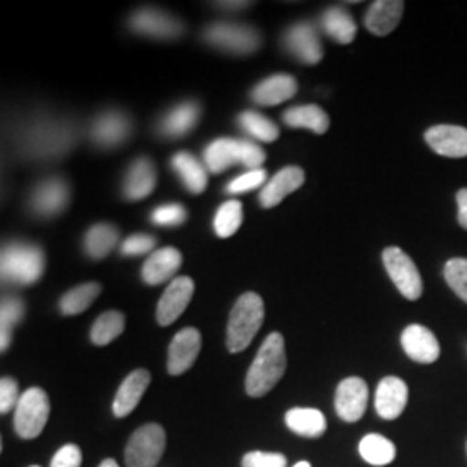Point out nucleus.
I'll return each instance as SVG.
<instances>
[{
  "instance_id": "f257e3e1",
  "label": "nucleus",
  "mask_w": 467,
  "mask_h": 467,
  "mask_svg": "<svg viewBox=\"0 0 467 467\" xmlns=\"http://www.w3.org/2000/svg\"><path fill=\"white\" fill-rule=\"evenodd\" d=\"M285 366L283 334L272 333L260 347L246 374V393L253 399L265 397L283 379Z\"/></svg>"
},
{
  "instance_id": "f03ea898",
  "label": "nucleus",
  "mask_w": 467,
  "mask_h": 467,
  "mask_svg": "<svg viewBox=\"0 0 467 467\" xmlns=\"http://www.w3.org/2000/svg\"><path fill=\"white\" fill-rule=\"evenodd\" d=\"M265 318V305L260 295L244 293L235 301L229 326H227V348L231 353L244 351L260 331Z\"/></svg>"
},
{
  "instance_id": "7ed1b4c3",
  "label": "nucleus",
  "mask_w": 467,
  "mask_h": 467,
  "mask_svg": "<svg viewBox=\"0 0 467 467\" xmlns=\"http://www.w3.org/2000/svg\"><path fill=\"white\" fill-rule=\"evenodd\" d=\"M204 167L212 173H222L233 165L258 170L265 161V150L250 140L217 139L202 152Z\"/></svg>"
},
{
  "instance_id": "20e7f679",
  "label": "nucleus",
  "mask_w": 467,
  "mask_h": 467,
  "mask_svg": "<svg viewBox=\"0 0 467 467\" xmlns=\"http://www.w3.org/2000/svg\"><path fill=\"white\" fill-rule=\"evenodd\" d=\"M46 268V254L36 244L11 243L2 250L0 274L7 283L28 285L42 277Z\"/></svg>"
},
{
  "instance_id": "39448f33",
  "label": "nucleus",
  "mask_w": 467,
  "mask_h": 467,
  "mask_svg": "<svg viewBox=\"0 0 467 467\" xmlns=\"http://www.w3.org/2000/svg\"><path fill=\"white\" fill-rule=\"evenodd\" d=\"M75 132L65 121H40L26 130L23 148L35 158H56L73 148Z\"/></svg>"
},
{
  "instance_id": "423d86ee",
  "label": "nucleus",
  "mask_w": 467,
  "mask_h": 467,
  "mask_svg": "<svg viewBox=\"0 0 467 467\" xmlns=\"http://www.w3.org/2000/svg\"><path fill=\"white\" fill-rule=\"evenodd\" d=\"M50 416V401L42 388H28L15 410V431L23 440L38 438Z\"/></svg>"
},
{
  "instance_id": "0eeeda50",
  "label": "nucleus",
  "mask_w": 467,
  "mask_h": 467,
  "mask_svg": "<svg viewBox=\"0 0 467 467\" xmlns=\"http://www.w3.org/2000/svg\"><path fill=\"white\" fill-rule=\"evenodd\" d=\"M165 430L156 422L144 424L130 436L125 447V466L156 467L165 453Z\"/></svg>"
},
{
  "instance_id": "6e6552de",
  "label": "nucleus",
  "mask_w": 467,
  "mask_h": 467,
  "mask_svg": "<svg viewBox=\"0 0 467 467\" xmlns=\"http://www.w3.org/2000/svg\"><path fill=\"white\" fill-rule=\"evenodd\" d=\"M383 262L389 279L397 285L401 296L416 301L422 295V279L414 260L400 248L389 246L383 251Z\"/></svg>"
},
{
  "instance_id": "1a4fd4ad",
  "label": "nucleus",
  "mask_w": 467,
  "mask_h": 467,
  "mask_svg": "<svg viewBox=\"0 0 467 467\" xmlns=\"http://www.w3.org/2000/svg\"><path fill=\"white\" fill-rule=\"evenodd\" d=\"M204 38L218 49L234 54H251L260 47V34L246 26L234 23H213L204 30Z\"/></svg>"
},
{
  "instance_id": "9d476101",
  "label": "nucleus",
  "mask_w": 467,
  "mask_h": 467,
  "mask_svg": "<svg viewBox=\"0 0 467 467\" xmlns=\"http://www.w3.org/2000/svg\"><path fill=\"white\" fill-rule=\"evenodd\" d=\"M368 388L362 378H347L336 388V414L345 422H357L368 409Z\"/></svg>"
},
{
  "instance_id": "9b49d317",
  "label": "nucleus",
  "mask_w": 467,
  "mask_h": 467,
  "mask_svg": "<svg viewBox=\"0 0 467 467\" xmlns=\"http://www.w3.org/2000/svg\"><path fill=\"white\" fill-rule=\"evenodd\" d=\"M192 295H194V281L187 275L175 277L171 283L168 284L163 296L158 301V308H156L158 324L163 327L173 324L184 314Z\"/></svg>"
},
{
  "instance_id": "f8f14e48",
  "label": "nucleus",
  "mask_w": 467,
  "mask_h": 467,
  "mask_svg": "<svg viewBox=\"0 0 467 467\" xmlns=\"http://www.w3.org/2000/svg\"><path fill=\"white\" fill-rule=\"evenodd\" d=\"M130 28L137 34L152 38H177L184 32V25L177 17L170 16L163 11L144 7L135 11L130 17Z\"/></svg>"
},
{
  "instance_id": "ddd939ff",
  "label": "nucleus",
  "mask_w": 467,
  "mask_h": 467,
  "mask_svg": "<svg viewBox=\"0 0 467 467\" xmlns=\"http://www.w3.org/2000/svg\"><path fill=\"white\" fill-rule=\"evenodd\" d=\"M201 351V334L194 327H185L173 336L168 347V374L181 376L194 366Z\"/></svg>"
},
{
  "instance_id": "4468645a",
  "label": "nucleus",
  "mask_w": 467,
  "mask_h": 467,
  "mask_svg": "<svg viewBox=\"0 0 467 467\" xmlns=\"http://www.w3.org/2000/svg\"><path fill=\"white\" fill-rule=\"evenodd\" d=\"M284 44H285V49L305 65H317L318 61L324 57L322 42L312 23L293 25L284 35Z\"/></svg>"
},
{
  "instance_id": "2eb2a0df",
  "label": "nucleus",
  "mask_w": 467,
  "mask_h": 467,
  "mask_svg": "<svg viewBox=\"0 0 467 467\" xmlns=\"http://www.w3.org/2000/svg\"><path fill=\"white\" fill-rule=\"evenodd\" d=\"M67 201L69 189L67 182L59 177H52L35 187L30 206L38 217H56L67 208Z\"/></svg>"
},
{
  "instance_id": "dca6fc26",
  "label": "nucleus",
  "mask_w": 467,
  "mask_h": 467,
  "mask_svg": "<svg viewBox=\"0 0 467 467\" xmlns=\"http://www.w3.org/2000/svg\"><path fill=\"white\" fill-rule=\"evenodd\" d=\"M401 348L407 357L418 364H433L440 358V343L428 327L420 324L407 326L401 333Z\"/></svg>"
},
{
  "instance_id": "f3484780",
  "label": "nucleus",
  "mask_w": 467,
  "mask_h": 467,
  "mask_svg": "<svg viewBox=\"0 0 467 467\" xmlns=\"http://www.w3.org/2000/svg\"><path fill=\"white\" fill-rule=\"evenodd\" d=\"M409 401V388L400 378L388 376L376 389V412L384 420L400 418Z\"/></svg>"
},
{
  "instance_id": "a211bd4d",
  "label": "nucleus",
  "mask_w": 467,
  "mask_h": 467,
  "mask_svg": "<svg viewBox=\"0 0 467 467\" xmlns=\"http://www.w3.org/2000/svg\"><path fill=\"white\" fill-rule=\"evenodd\" d=\"M132 134V121L119 111L100 115L90 127V137L100 148H117Z\"/></svg>"
},
{
  "instance_id": "6ab92c4d",
  "label": "nucleus",
  "mask_w": 467,
  "mask_h": 467,
  "mask_svg": "<svg viewBox=\"0 0 467 467\" xmlns=\"http://www.w3.org/2000/svg\"><path fill=\"white\" fill-rule=\"evenodd\" d=\"M428 146L440 156L459 160L467 156V129L457 125H436L424 135Z\"/></svg>"
},
{
  "instance_id": "aec40b11",
  "label": "nucleus",
  "mask_w": 467,
  "mask_h": 467,
  "mask_svg": "<svg viewBox=\"0 0 467 467\" xmlns=\"http://www.w3.org/2000/svg\"><path fill=\"white\" fill-rule=\"evenodd\" d=\"M150 374L146 368H137L134 372H130L118 388L117 397L113 400V414L117 418L130 416L142 400L146 389L150 388Z\"/></svg>"
},
{
  "instance_id": "412c9836",
  "label": "nucleus",
  "mask_w": 467,
  "mask_h": 467,
  "mask_svg": "<svg viewBox=\"0 0 467 467\" xmlns=\"http://www.w3.org/2000/svg\"><path fill=\"white\" fill-rule=\"evenodd\" d=\"M303 182H305V171L300 167L283 168L262 189V192H260L262 206L264 208L277 206L279 202H283L285 196L298 191Z\"/></svg>"
},
{
  "instance_id": "4be33fe9",
  "label": "nucleus",
  "mask_w": 467,
  "mask_h": 467,
  "mask_svg": "<svg viewBox=\"0 0 467 467\" xmlns=\"http://www.w3.org/2000/svg\"><path fill=\"white\" fill-rule=\"evenodd\" d=\"M403 7L401 0H378L368 7L364 25L370 34L386 36L400 25Z\"/></svg>"
},
{
  "instance_id": "5701e85b",
  "label": "nucleus",
  "mask_w": 467,
  "mask_h": 467,
  "mask_svg": "<svg viewBox=\"0 0 467 467\" xmlns=\"http://www.w3.org/2000/svg\"><path fill=\"white\" fill-rule=\"evenodd\" d=\"M182 265V254L175 248H161L152 253L142 267V279L150 285H160L173 279L177 270Z\"/></svg>"
},
{
  "instance_id": "b1692460",
  "label": "nucleus",
  "mask_w": 467,
  "mask_h": 467,
  "mask_svg": "<svg viewBox=\"0 0 467 467\" xmlns=\"http://www.w3.org/2000/svg\"><path fill=\"white\" fill-rule=\"evenodd\" d=\"M298 92V82L291 75H274L262 80L251 92V98L262 106H277L293 99Z\"/></svg>"
},
{
  "instance_id": "393cba45",
  "label": "nucleus",
  "mask_w": 467,
  "mask_h": 467,
  "mask_svg": "<svg viewBox=\"0 0 467 467\" xmlns=\"http://www.w3.org/2000/svg\"><path fill=\"white\" fill-rule=\"evenodd\" d=\"M156 187V168L148 158H139L123 182V194L129 201H140L148 198Z\"/></svg>"
},
{
  "instance_id": "a878e982",
  "label": "nucleus",
  "mask_w": 467,
  "mask_h": 467,
  "mask_svg": "<svg viewBox=\"0 0 467 467\" xmlns=\"http://www.w3.org/2000/svg\"><path fill=\"white\" fill-rule=\"evenodd\" d=\"M285 426L298 436L320 438L327 431L326 416L312 407H295L285 412Z\"/></svg>"
},
{
  "instance_id": "bb28decb",
  "label": "nucleus",
  "mask_w": 467,
  "mask_h": 467,
  "mask_svg": "<svg viewBox=\"0 0 467 467\" xmlns=\"http://www.w3.org/2000/svg\"><path fill=\"white\" fill-rule=\"evenodd\" d=\"M201 108L198 102L187 100L179 106H175L167 117L161 119L160 130L167 137H184L189 134L196 123L200 121Z\"/></svg>"
},
{
  "instance_id": "cd10ccee",
  "label": "nucleus",
  "mask_w": 467,
  "mask_h": 467,
  "mask_svg": "<svg viewBox=\"0 0 467 467\" xmlns=\"http://www.w3.org/2000/svg\"><path fill=\"white\" fill-rule=\"evenodd\" d=\"M171 167L192 194L204 192V189L208 185V173H206V167L196 156H192L191 152H185V150L177 152L171 158Z\"/></svg>"
},
{
  "instance_id": "c85d7f7f",
  "label": "nucleus",
  "mask_w": 467,
  "mask_h": 467,
  "mask_svg": "<svg viewBox=\"0 0 467 467\" xmlns=\"http://www.w3.org/2000/svg\"><path fill=\"white\" fill-rule=\"evenodd\" d=\"M283 119L287 127L308 129L318 135L326 134L329 129V117L322 108H318L317 104L289 108L284 113Z\"/></svg>"
},
{
  "instance_id": "c756f323",
  "label": "nucleus",
  "mask_w": 467,
  "mask_h": 467,
  "mask_svg": "<svg viewBox=\"0 0 467 467\" xmlns=\"http://www.w3.org/2000/svg\"><path fill=\"white\" fill-rule=\"evenodd\" d=\"M358 453L370 466L383 467L397 459V447L383 434H366L358 443Z\"/></svg>"
},
{
  "instance_id": "7c9ffc66",
  "label": "nucleus",
  "mask_w": 467,
  "mask_h": 467,
  "mask_svg": "<svg viewBox=\"0 0 467 467\" xmlns=\"http://www.w3.org/2000/svg\"><path fill=\"white\" fill-rule=\"evenodd\" d=\"M322 28L333 38L334 42L348 46L357 36V23L341 7H331L322 15Z\"/></svg>"
},
{
  "instance_id": "2f4dec72",
  "label": "nucleus",
  "mask_w": 467,
  "mask_h": 467,
  "mask_svg": "<svg viewBox=\"0 0 467 467\" xmlns=\"http://www.w3.org/2000/svg\"><path fill=\"white\" fill-rule=\"evenodd\" d=\"M118 239H119V233H118L117 227H113L109 223H98V225L90 227L85 234V251L90 258L102 260L115 250Z\"/></svg>"
},
{
  "instance_id": "473e14b6",
  "label": "nucleus",
  "mask_w": 467,
  "mask_h": 467,
  "mask_svg": "<svg viewBox=\"0 0 467 467\" xmlns=\"http://www.w3.org/2000/svg\"><path fill=\"white\" fill-rule=\"evenodd\" d=\"M102 287L99 283H85L73 287L59 300V310L63 316H80L99 296Z\"/></svg>"
},
{
  "instance_id": "72a5a7b5",
  "label": "nucleus",
  "mask_w": 467,
  "mask_h": 467,
  "mask_svg": "<svg viewBox=\"0 0 467 467\" xmlns=\"http://www.w3.org/2000/svg\"><path fill=\"white\" fill-rule=\"evenodd\" d=\"M123 331H125V316L117 310H109L96 318L90 331V339L98 347H106L111 341H115L118 336H121Z\"/></svg>"
},
{
  "instance_id": "f704fd0d",
  "label": "nucleus",
  "mask_w": 467,
  "mask_h": 467,
  "mask_svg": "<svg viewBox=\"0 0 467 467\" xmlns=\"http://www.w3.org/2000/svg\"><path fill=\"white\" fill-rule=\"evenodd\" d=\"M25 316V303L19 298H4L0 308V348L7 350L11 347L13 329L23 320Z\"/></svg>"
},
{
  "instance_id": "c9c22d12",
  "label": "nucleus",
  "mask_w": 467,
  "mask_h": 467,
  "mask_svg": "<svg viewBox=\"0 0 467 467\" xmlns=\"http://www.w3.org/2000/svg\"><path fill=\"white\" fill-rule=\"evenodd\" d=\"M243 204L239 201H225L218 208L217 215L213 220V227L218 237L225 239L237 233V229L243 223Z\"/></svg>"
},
{
  "instance_id": "e433bc0d",
  "label": "nucleus",
  "mask_w": 467,
  "mask_h": 467,
  "mask_svg": "<svg viewBox=\"0 0 467 467\" xmlns=\"http://www.w3.org/2000/svg\"><path fill=\"white\" fill-rule=\"evenodd\" d=\"M241 127L248 132V134L256 137L262 142H274L279 139V127L268 119L267 117L256 113V111H244L239 117Z\"/></svg>"
},
{
  "instance_id": "4c0bfd02",
  "label": "nucleus",
  "mask_w": 467,
  "mask_h": 467,
  "mask_svg": "<svg viewBox=\"0 0 467 467\" xmlns=\"http://www.w3.org/2000/svg\"><path fill=\"white\" fill-rule=\"evenodd\" d=\"M445 281L451 291L467 303V258H451L443 268Z\"/></svg>"
},
{
  "instance_id": "58836bf2",
  "label": "nucleus",
  "mask_w": 467,
  "mask_h": 467,
  "mask_svg": "<svg viewBox=\"0 0 467 467\" xmlns=\"http://www.w3.org/2000/svg\"><path fill=\"white\" fill-rule=\"evenodd\" d=\"M150 220L161 227H179L187 220V212L179 202H168L156 208L150 215Z\"/></svg>"
},
{
  "instance_id": "ea45409f",
  "label": "nucleus",
  "mask_w": 467,
  "mask_h": 467,
  "mask_svg": "<svg viewBox=\"0 0 467 467\" xmlns=\"http://www.w3.org/2000/svg\"><path fill=\"white\" fill-rule=\"evenodd\" d=\"M267 181V171L264 168L258 170H248L246 173L235 177L233 182L227 185V192L229 194H243V192H250L256 187H262Z\"/></svg>"
},
{
  "instance_id": "a19ab883",
  "label": "nucleus",
  "mask_w": 467,
  "mask_h": 467,
  "mask_svg": "<svg viewBox=\"0 0 467 467\" xmlns=\"http://www.w3.org/2000/svg\"><path fill=\"white\" fill-rule=\"evenodd\" d=\"M287 459L279 451H248L243 457V467H285Z\"/></svg>"
},
{
  "instance_id": "79ce46f5",
  "label": "nucleus",
  "mask_w": 467,
  "mask_h": 467,
  "mask_svg": "<svg viewBox=\"0 0 467 467\" xmlns=\"http://www.w3.org/2000/svg\"><path fill=\"white\" fill-rule=\"evenodd\" d=\"M19 386L13 378H2L0 379V414H7L11 410H16L19 403Z\"/></svg>"
},
{
  "instance_id": "37998d69",
  "label": "nucleus",
  "mask_w": 467,
  "mask_h": 467,
  "mask_svg": "<svg viewBox=\"0 0 467 467\" xmlns=\"http://www.w3.org/2000/svg\"><path fill=\"white\" fill-rule=\"evenodd\" d=\"M154 246H156V239L150 234H134L125 239V243L121 244V253L125 256H139V254L150 253Z\"/></svg>"
},
{
  "instance_id": "c03bdc74",
  "label": "nucleus",
  "mask_w": 467,
  "mask_h": 467,
  "mask_svg": "<svg viewBox=\"0 0 467 467\" xmlns=\"http://www.w3.org/2000/svg\"><path fill=\"white\" fill-rule=\"evenodd\" d=\"M82 466V451L75 443L63 445L54 453L50 467H80Z\"/></svg>"
},
{
  "instance_id": "a18cd8bd",
  "label": "nucleus",
  "mask_w": 467,
  "mask_h": 467,
  "mask_svg": "<svg viewBox=\"0 0 467 467\" xmlns=\"http://www.w3.org/2000/svg\"><path fill=\"white\" fill-rule=\"evenodd\" d=\"M457 206H459V223L467 231V189H461L457 192Z\"/></svg>"
},
{
  "instance_id": "49530a36",
  "label": "nucleus",
  "mask_w": 467,
  "mask_h": 467,
  "mask_svg": "<svg viewBox=\"0 0 467 467\" xmlns=\"http://www.w3.org/2000/svg\"><path fill=\"white\" fill-rule=\"evenodd\" d=\"M218 5H223V7H234V5H250V2H218Z\"/></svg>"
},
{
  "instance_id": "de8ad7c7",
  "label": "nucleus",
  "mask_w": 467,
  "mask_h": 467,
  "mask_svg": "<svg viewBox=\"0 0 467 467\" xmlns=\"http://www.w3.org/2000/svg\"><path fill=\"white\" fill-rule=\"evenodd\" d=\"M99 467H119L118 466L117 461L115 459H104L102 462H100Z\"/></svg>"
},
{
  "instance_id": "09e8293b",
  "label": "nucleus",
  "mask_w": 467,
  "mask_h": 467,
  "mask_svg": "<svg viewBox=\"0 0 467 467\" xmlns=\"http://www.w3.org/2000/svg\"><path fill=\"white\" fill-rule=\"evenodd\" d=\"M293 467H312V464L306 462V461H301V462H296Z\"/></svg>"
},
{
  "instance_id": "8fccbe9b",
  "label": "nucleus",
  "mask_w": 467,
  "mask_h": 467,
  "mask_svg": "<svg viewBox=\"0 0 467 467\" xmlns=\"http://www.w3.org/2000/svg\"><path fill=\"white\" fill-rule=\"evenodd\" d=\"M28 467H40V466H28Z\"/></svg>"
}]
</instances>
